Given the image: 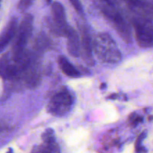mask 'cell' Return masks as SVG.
<instances>
[{
  "mask_svg": "<svg viewBox=\"0 0 153 153\" xmlns=\"http://www.w3.org/2000/svg\"><path fill=\"white\" fill-rule=\"evenodd\" d=\"M34 1V0H20L19 4H18V9L21 12L25 11L31 7Z\"/></svg>",
  "mask_w": 153,
  "mask_h": 153,
  "instance_id": "cell-13",
  "label": "cell"
},
{
  "mask_svg": "<svg viewBox=\"0 0 153 153\" xmlns=\"http://www.w3.org/2000/svg\"><path fill=\"white\" fill-rule=\"evenodd\" d=\"M33 30V16L30 13H25L17 26L16 34L14 36L12 49L10 52L15 55H19L25 50V46L31 37Z\"/></svg>",
  "mask_w": 153,
  "mask_h": 153,
  "instance_id": "cell-4",
  "label": "cell"
},
{
  "mask_svg": "<svg viewBox=\"0 0 153 153\" xmlns=\"http://www.w3.org/2000/svg\"><path fill=\"white\" fill-rule=\"evenodd\" d=\"M58 65L61 71L70 78H79L81 73L74 66L67 60L66 57L61 55L58 57Z\"/></svg>",
  "mask_w": 153,
  "mask_h": 153,
  "instance_id": "cell-10",
  "label": "cell"
},
{
  "mask_svg": "<svg viewBox=\"0 0 153 153\" xmlns=\"http://www.w3.org/2000/svg\"><path fill=\"white\" fill-rule=\"evenodd\" d=\"M46 3H47L48 4H51V3H52V0H46Z\"/></svg>",
  "mask_w": 153,
  "mask_h": 153,
  "instance_id": "cell-18",
  "label": "cell"
},
{
  "mask_svg": "<svg viewBox=\"0 0 153 153\" xmlns=\"http://www.w3.org/2000/svg\"><path fill=\"white\" fill-rule=\"evenodd\" d=\"M1 0H0V4H1Z\"/></svg>",
  "mask_w": 153,
  "mask_h": 153,
  "instance_id": "cell-20",
  "label": "cell"
},
{
  "mask_svg": "<svg viewBox=\"0 0 153 153\" xmlns=\"http://www.w3.org/2000/svg\"><path fill=\"white\" fill-rule=\"evenodd\" d=\"M34 153H61V149L55 140L49 142H43Z\"/></svg>",
  "mask_w": 153,
  "mask_h": 153,
  "instance_id": "cell-11",
  "label": "cell"
},
{
  "mask_svg": "<svg viewBox=\"0 0 153 153\" xmlns=\"http://www.w3.org/2000/svg\"><path fill=\"white\" fill-rule=\"evenodd\" d=\"M70 1H71L72 4H73V7H75L76 11L79 13H80V14H82V13H83V10H82V4H81L79 0H70Z\"/></svg>",
  "mask_w": 153,
  "mask_h": 153,
  "instance_id": "cell-15",
  "label": "cell"
},
{
  "mask_svg": "<svg viewBox=\"0 0 153 153\" xmlns=\"http://www.w3.org/2000/svg\"><path fill=\"white\" fill-rule=\"evenodd\" d=\"M117 97H118L117 94H111V95L109 97H108V98L111 99V100H115V99H117Z\"/></svg>",
  "mask_w": 153,
  "mask_h": 153,
  "instance_id": "cell-16",
  "label": "cell"
},
{
  "mask_svg": "<svg viewBox=\"0 0 153 153\" xmlns=\"http://www.w3.org/2000/svg\"><path fill=\"white\" fill-rule=\"evenodd\" d=\"M17 19L13 17L6 25L0 34V53L7 47L14 37L17 28Z\"/></svg>",
  "mask_w": 153,
  "mask_h": 153,
  "instance_id": "cell-9",
  "label": "cell"
},
{
  "mask_svg": "<svg viewBox=\"0 0 153 153\" xmlns=\"http://www.w3.org/2000/svg\"><path fill=\"white\" fill-rule=\"evenodd\" d=\"M51 27L55 34L58 36H64V37L69 27V25L67 22L64 7L58 1H54L52 4Z\"/></svg>",
  "mask_w": 153,
  "mask_h": 153,
  "instance_id": "cell-6",
  "label": "cell"
},
{
  "mask_svg": "<svg viewBox=\"0 0 153 153\" xmlns=\"http://www.w3.org/2000/svg\"><path fill=\"white\" fill-rule=\"evenodd\" d=\"M128 125L132 128L137 126L139 123L143 121V117L137 113H132L128 117Z\"/></svg>",
  "mask_w": 153,
  "mask_h": 153,
  "instance_id": "cell-12",
  "label": "cell"
},
{
  "mask_svg": "<svg viewBox=\"0 0 153 153\" xmlns=\"http://www.w3.org/2000/svg\"><path fill=\"white\" fill-rule=\"evenodd\" d=\"M131 24L135 30L136 39L140 47L151 48L153 44L152 16L133 15Z\"/></svg>",
  "mask_w": 153,
  "mask_h": 153,
  "instance_id": "cell-3",
  "label": "cell"
},
{
  "mask_svg": "<svg viewBox=\"0 0 153 153\" xmlns=\"http://www.w3.org/2000/svg\"><path fill=\"white\" fill-rule=\"evenodd\" d=\"M64 37L67 38V47L70 55L74 58L80 57V37L77 31L69 25Z\"/></svg>",
  "mask_w": 153,
  "mask_h": 153,
  "instance_id": "cell-8",
  "label": "cell"
},
{
  "mask_svg": "<svg viewBox=\"0 0 153 153\" xmlns=\"http://www.w3.org/2000/svg\"><path fill=\"white\" fill-rule=\"evenodd\" d=\"M3 129H4V127H3L2 125H1V124L0 123V133H1V131H3Z\"/></svg>",
  "mask_w": 153,
  "mask_h": 153,
  "instance_id": "cell-17",
  "label": "cell"
},
{
  "mask_svg": "<svg viewBox=\"0 0 153 153\" xmlns=\"http://www.w3.org/2000/svg\"><path fill=\"white\" fill-rule=\"evenodd\" d=\"M100 8L108 20L111 23L117 32L126 43L131 40L130 27L124 16L119 10L117 4L108 0H99Z\"/></svg>",
  "mask_w": 153,
  "mask_h": 153,
  "instance_id": "cell-2",
  "label": "cell"
},
{
  "mask_svg": "<svg viewBox=\"0 0 153 153\" xmlns=\"http://www.w3.org/2000/svg\"><path fill=\"white\" fill-rule=\"evenodd\" d=\"M7 153H13V152H12V151H11V150H10H10H9V152H7Z\"/></svg>",
  "mask_w": 153,
  "mask_h": 153,
  "instance_id": "cell-19",
  "label": "cell"
},
{
  "mask_svg": "<svg viewBox=\"0 0 153 153\" xmlns=\"http://www.w3.org/2000/svg\"><path fill=\"white\" fill-rule=\"evenodd\" d=\"M74 99L70 91L63 88L50 99L47 105V111L53 116H64L70 111Z\"/></svg>",
  "mask_w": 153,
  "mask_h": 153,
  "instance_id": "cell-5",
  "label": "cell"
},
{
  "mask_svg": "<svg viewBox=\"0 0 153 153\" xmlns=\"http://www.w3.org/2000/svg\"><path fill=\"white\" fill-rule=\"evenodd\" d=\"M93 51L100 61L106 64H117L122 55L114 39L107 33H100L94 39Z\"/></svg>",
  "mask_w": 153,
  "mask_h": 153,
  "instance_id": "cell-1",
  "label": "cell"
},
{
  "mask_svg": "<svg viewBox=\"0 0 153 153\" xmlns=\"http://www.w3.org/2000/svg\"><path fill=\"white\" fill-rule=\"evenodd\" d=\"M42 139H43V142H49L52 140H55V134L52 129H47L44 131L43 134H42Z\"/></svg>",
  "mask_w": 153,
  "mask_h": 153,
  "instance_id": "cell-14",
  "label": "cell"
},
{
  "mask_svg": "<svg viewBox=\"0 0 153 153\" xmlns=\"http://www.w3.org/2000/svg\"><path fill=\"white\" fill-rule=\"evenodd\" d=\"M80 56L88 65L92 66L94 64V55H93V44L91 36L88 30L84 26L80 27Z\"/></svg>",
  "mask_w": 153,
  "mask_h": 153,
  "instance_id": "cell-7",
  "label": "cell"
}]
</instances>
